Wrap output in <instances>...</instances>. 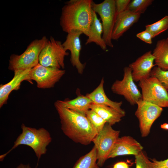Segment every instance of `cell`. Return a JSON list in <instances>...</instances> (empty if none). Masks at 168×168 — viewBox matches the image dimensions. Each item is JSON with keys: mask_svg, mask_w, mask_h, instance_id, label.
Here are the masks:
<instances>
[{"mask_svg": "<svg viewBox=\"0 0 168 168\" xmlns=\"http://www.w3.org/2000/svg\"><path fill=\"white\" fill-rule=\"evenodd\" d=\"M54 105L64 134L76 143L90 144L97 133L86 115L64 107L58 100Z\"/></svg>", "mask_w": 168, "mask_h": 168, "instance_id": "cell-1", "label": "cell"}, {"mask_svg": "<svg viewBox=\"0 0 168 168\" xmlns=\"http://www.w3.org/2000/svg\"><path fill=\"white\" fill-rule=\"evenodd\" d=\"M92 0H71L62 9L60 18L63 31L78 30L88 37L92 20Z\"/></svg>", "mask_w": 168, "mask_h": 168, "instance_id": "cell-2", "label": "cell"}, {"mask_svg": "<svg viewBox=\"0 0 168 168\" xmlns=\"http://www.w3.org/2000/svg\"><path fill=\"white\" fill-rule=\"evenodd\" d=\"M22 132L14 142L12 148L6 153L0 156V161H2L5 157L12 150L20 145L30 147L34 151L38 159V165L41 156L47 152V147L51 142L52 138L49 132L44 128L36 129L21 125Z\"/></svg>", "mask_w": 168, "mask_h": 168, "instance_id": "cell-3", "label": "cell"}, {"mask_svg": "<svg viewBox=\"0 0 168 168\" xmlns=\"http://www.w3.org/2000/svg\"><path fill=\"white\" fill-rule=\"evenodd\" d=\"M48 40L45 36H43L32 41L21 54H12L9 60L8 69L14 72L31 69L36 66L39 63L40 54Z\"/></svg>", "mask_w": 168, "mask_h": 168, "instance_id": "cell-4", "label": "cell"}, {"mask_svg": "<svg viewBox=\"0 0 168 168\" xmlns=\"http://www.w3.org/2000/svg\"><path fill=\"white\" fill-rule=\"evenodd\" d=\"M92 10L100 16L103 28L102 38L106 45L113 47L112 35L117 16L115 0H105L101 3L93 2Z\"/></svg>", "mask_w": 168, "mask_h": 168, "instance_id": "cell-5", "label": "cell"}, {"mask_svg": "<svg viewBox=\"0 0 168 168\" xmlns=\"http://www.w3.org/2000/svg\"><path fill=\"white\" fill-rule=\"evenodd\" d=\"M142 99L161 107H168V93L156 77L151 76L139 82Z\"/></svg>", "mask_w": 168, "mask_h": 168, "instance_id": "cell-6", "label": "cell"}, {"mask_svg": "<svg viewBox=\"0 0 168 168\" xmlns=\"http://www.w3.org/2000/svg\"><path fill=\"white\" fill-rule=\"evenodd\" d=\"M61 42L51 36L42 50L39 57V63L46 67L63 69L64 59L68 53L64 49Z\"/></svg>", "mask_w": 168, "mask_h": 168, "instance_id": "cell-7", "label": "cell"}, {"mask_svg": "<svg viewBox=\"0 0 168 168\" xmlns=\"http://www.w3.org/2000/svg\"><path fill=\"white\" fill-rule=\"evenodd\" d=\"M111 126L106 123L102 129L97 134L92 141L96 150L97 163L100 167L108 159L115 142L119 138L120 131L114 130Z\"/></svg>", "mask_w": 168, "mask_h": 168, "instance_id": "cell-8", "label": "cell"}, {"mask_svg": "<svg viewBox=\"0 0 168 168\" xmlns=\"http://www.w3.org/2000/svg\"><path fill=\"white\" fill-rule=\"evenodd\" d=\"M123 71V79L115 81L112 85L111 90L114 93L123 96L130 105H134L142 99V94L133 79L131 68L125 67Z\"/></svg>", "mask_w": 168, "mask_h": 168, "instance_id": "cell-9", "label": "cell"}, {"mask_svg": "<svg viewBox=\"0 0 168 168\" xmlns=\"http://www.w3.org/2000/svg\"><path fill=\"white\" fill-rule=\"evenodd\" d=\"M136 104L138 107L135 114L139 121L141 136L145 137L149 134L153 124L160 116L163 109L142 99L137 102Z\"/></svg>", "mask_w": 168, "mask_h": 168, "instance_id": "cell-10", "label": "cell"}, {"mask_svg": "<svg viewBox=\"0 0 168 168\" xmlns=\"http://www.w3.org/2000/svg\"><path fill=\"white\" fill-rule=\"evenodd\" d=\"M65 72L63 69L45 67L39 63L31 69L30 78L31 81L35 82L38 88H50L54 87Z\"/></svg>", "mask_w": 168, "mask_h": 168, "instance_id": "cell-11", "label": "cell"}, {"mask_svg": "<svg viewBox=\"0 0 168 168\" xmlns=\"http://www.w3.org/2000/svg\"><path fill=\"white\" fill-rule=\"evenodd\" d=\"M82 33L78 30H73L68 33L66 40L62 44L67 51L70 52V62L78 72L82 74L83 72L85 64L82 63L80 60V55L82 49L80 36Z\"/></svg>", "mask_w": 168, "mask_h": 168, "instance_id": "cell-12", "label": "cell"}, {"mask_svg": "<svg viewBox=\"0 0 168 168\" xmlns=\"http://www.w3.org/2000/svg\"><path fill=\"white\" fill-rule=\"evenodd\" d=\"M155 58L151 51H148L138 58L135 61L130 64L133 79L138 82L151 76L153 68L156 66Z\"/></svg>", "mask_w": 168, "mask_h": 168, "instance_id": "cell-13", "label": "cell"}, {"mask_svg": "<svg viewBox=\"0 0 168 168\" xmlns=\"http://www.w3.org/2000/svg\"><path fill=\"white\" fill-rule=\"evenodd\" d=\"M143 147L135 139L130 136L119 138L115 142L109 155L108 159L124 155H138Z\"/></svg>", "mask_w": 168, "mask_h": 168, "instance_id": "cell-14", "label": "cell"}, {"mask_svg": "<svg viewBox=\"0 0 168 168\" xmlns=\"http://www.w3.org/2000/svg\"><path fill=\"white\" fill-rule=\"evenodd\" d=\"M18 70L14 72V75L12 80L0 86V108L7 103L10 93L13 90H18L21 83L24 81L32 83L30 78L31 69Z\"/></svg>", "mask_w": 168, "mask_h": 168, "instance_id": "cell-15", "label": "cell"}, {"mask_svg": "<svg viewBox=\"0 0 168 168\" xmlns=\"http://www.w3.org/2000/svg\"><path fill=\"white\" fill-rule=\"evenodd\" d=\"M141 14L127 9L119 14L113 28L112 40H118L124 33L138 21Z\"/></svg>", "mask_w": 168, "mask_h": 168, "instance_id": "cell-16", "label": "cell"}, {"mask_svg": "<svg viewBox=\"0 0 168 168\" xmlns=\"http://www.w3.org/2000/svg\"><path fill=\"white\" fill-rule=\"evenodd\" d=\"M104 79L102 78L98 86L92 92L86 96L90 98L93 103L111 107L125 116V112L121 108L122 101L111 100L106 95L104 88Z\"/></svg>", "mask_w": 168, "mask_h": 168, "instance_id": "cell-17", "label": "cell"}, {"mask_svg": "<svg viewBox=\"0 0 168 168\" xmlns=\"http://www.w3.org/2000/svg\"><path fill=\"white\" fill-rule=\"evenodd\" d=\"M103 33L102 24L98 18L96 13L92 10L90 34L86 41L85 44L94 43L103 50H106L107 49V46L102 38V34H103Z\"/></svg>", "mask_w": 168, "mask_h": 168, "instance_id": "cell-18", "label": "cell"}, {"mask_svg": "<svg viewBox=\"0 0 168 168\" xmlns=\"http://www.w3.org/2000/svg\"><path fill=\"white\" fill-rule=\"evenodd\" d=\"M152 53L156 66L163 70H168V40H158Z\"/></svg>", "mask_w": 168, "mask_h": 168, "instance_id": "cell-19", "label": "cell"}, {"mask_svg": "<svg viewBox=\"0 0 168 168\" xmlns=\"http://www.w3.org/2000/svg\"><path fill=\"white\" fill-rule=\"evenodd\" d=\"M92 110L99 115L111 126L119 122L124 116L116 110L110 106L92 103L90 106Z\"/></svg>", "mask_w": 168, "mask_h": 168, "instance_id": "cell-20", "label": "cell"}, {"mask_svg": "<svg viewBox=\"0 0 168 168\" xmlns=\"http://www.w3.org/2000/svg\"><path fill=\"white\" fill-rule=\"evenodd\" d=\"M58 101L64 107L85 115L90 109V106L93 103L86 96L82 95H79L71 100Z\"/></svg>", "mask_w": 168, "mask_h": 168, "instance_id": "cell-21", "label": "cell"}, {"mask_svg": "<svg viewBox=\"0 0 168 168\" xmlns=\"http://www.w3.org/2000/svg\"><path fill=\"white\" fill-rule=\"evenodd\" d=\"M73 168H101L97 163L95 147L94 146L89 152L81 157L76 162Z\"/></svg>", "mask_w": 168, "mask_h": 168, "instance_id": "cell-22", "label": "cell"}, {"mask_svg": "<svg viewBox=\"0 0 168 168\" xmlns=\"http://www.w3.org/2000/svg\"><path fill=\"white\" fill-rule=\"evenodd\" d=\"M168 29V15L156 22L145 26V30L149 31L154 38Z\"/></svg>", "mask_w": 168, "mask_h": 168, "instance_id": "cell-23", "label": "cell"}, {"mask_svg": "<svg viewBox=\"0 0 168 168\" xmlns=\"http://www.w3.org/2000/svg\"><path fill=\"white\" fill-rule=\"evenodd\" d=\"M86 116L97 133L102 129L106 123L99 115L91 109L86 112Z\"/></svg>", "mask_w": 168, "mask_h": 168, "instance_id": "cell-24", "label": "cell"}, {"mask_svg": "<svg viewBox=\"0 0 168 168\" xmlns=\"http://www.w3.org/2000/svg\"><path fill=\"white\" fill-rule=\"evenodd\" d=\"M153 0H133L129 4L127 9L141 14L144 13L153 2Z\"/></svg>", "mask_w": 168, "mask_h": 168, "instance_id": "cell-25", "label": "cell"}, {"mask_svg": "<svg viewBox=\"0 0 168 168\" xmlns=\"http://www.w3.org/2000/svg\"><path fill=\"white\" fill-rule=\"evenodd\" d=\"M151 76L157 78L164 86L168 90V70H163L156 66L152 69Z\"/></svg>", "mask_w": 168, "mask_h": 168, "instance_id": "cell-26", "label": "cell"}, {"mask_svg": "<svg viewBox=\"0 0 168 168\" xmlns=\"http://www.w3.org/2000/svg\"><path fill=\"white\" fill-rule=\"evenodd\" d=\"M135 158L136 168H154L153 162L149 160L142 151L135 156Z\"/></svg>", "mask_w": 168, "mask_h": 168, "instance_id": "cell-27", "label": "cell"}, {"mask_svg": "<svg viewBox=\"0 0 168 168\" xmlns=\"http://www.w3.org/2000/svg\"><path fill=\"white\" fill-rule=\"evenodd\" d=\"M130 0H116L115 4L117 16L127 9Z\"/></svg>", "mask_w": 168, "mask_h": 168, "instance_id": "cell-28", "label": "cell"}, {"mask_svg": "<svg viewBox=\"0 0 168 168\" xmlns=\"http://www.w3.org/2000/svg\"><path fill=\"white\" fill-rule=\"evenodd\" d=\"M137 38L145 43L151 44H152V39L153 38L151 34L148 31L145 30L138 33L136 35Z\"/></svg>", "mask_w": 168, "mask_h": 168, "instance_id": "cell-29", "label": "cell"}, {"mask_svg": "<svg viewBox=\"0 0 168 168\" xmlns=\"http://www.w3.org/2000/svg\"><path fill=\"white\" fill-rule=\"evenodd\" d=\"M154 168H168V158L163 161H158L155 159H151Z\"/></svg>", "mask_w": 168, "mask_h": 168, "instance_id": "cell-30", "label": "cell"}, {"mask_svg": "<svg viewBox=\"0 0 168 168\" xmlns=\"http://www.w3.org/2000/svg\"><path fill=\"white\" fill-rule=\"evenodd\" d=\"M113 168H129V166L126 162L120 161L115 163Z\"/></svg>", "mask_w": 168, "mask_h": 168, "instance_id": "cell-31", "label": "cell"}, {"mask_svg": "<svg viewBox=\"0 0 168 168\" xmlns=\"http://www.w3.org/2000/svg\"><path fill=\"white\" fill-rule=\"evenodd\" d=\"M15 168H31L29 164H25L22 163L20 164Z\"/></svg>", "mask_w": 168, "mask_h": 168, "instance_id": "cell-32", "label": "cell"}, {"mask_svg": "<svg viewBox=\"0 0 168 168\" xmlns=\"http://www.w3.org/2000/svg\"><path fill=\"white\" fill-rule=\"evenodd\" d=\"M161 128L162 129L168 130V123H164L161 124Z\"/></svg>", "mask_w": 168, "mask_h": 168, "instance_id": "cell-33", "label": "cell"}, {"mask_svg": "<svg viewBox=\"0 0 168 168\" xmlns=\"http://www.w3.org/2000/svg\"><path fill=\"white\" fill-rule=\"evenodd\" d=\"M166 39L168 40V36L166 38Z\"/></svg>", "mask_w": 168, "mask_h": 168, "instance_id": "cell-34", "label": "cell"}]
</instances>
